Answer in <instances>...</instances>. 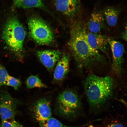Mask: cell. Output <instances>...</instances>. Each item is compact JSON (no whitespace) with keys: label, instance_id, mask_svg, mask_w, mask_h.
<instances>
[{"label":"cell","instance_id":"1","mask_svg":"<svg viewBox=\"0 0 127 127\" xmlns=\"http://www.w3.org/2000/svg\"><path fill=\"white\" fill-rule=\"evenodd\" d=\"M69 45L78 67L91 70L105 63L104 57L89 45L86 35V24L80 18L73 19Z\"/></svg>","mask_w":127,"mask_h":127},{"label":"cell","instance_id":"2","mask_svg":"<svg viewBox=\"0 0 127 127\" xmlns=\"http://www.w3.org/2000/svg\"><path fill=\"white\" fill-rule=\"evenodd\" d=\"M113 79L109 76H99L93 73L87 75L84 87L88 103L94 112L98 111L113 96Z\"/></svg>","mask_w":127,"mask_h":127},{"label":"cell","instance_id":"3","mask_svg":"<svg viewBox=\"0 0 127 127\" xmlns=\"http://www.w3.org/2000/svg\"><path fill=\"white\" fill-rule=\"evenodd\" d=\"M26 32L24 28L16 17L9 18L3 29L2 37L10 49L17 56L21 55Z\"/></svg>","mask_w":127,"mask_h":127},{"label":"cell","instance_id":"4","mask_svg":"<svg viewBox=\"0 0 127 127\" xmlns=\"http://www.w3.org/2000/svg\"><path fill=\"white\" fill-rule=\"evenodd\" d=\"M56 105L59 114L68 119L75 120L83 115L80 98L73 90L67 89L61 92L57 97Z\"/></svg>","mask_w":127,"mask_h":127},{"label":"cell","instance_id":"5","mask_svg":"<svg viewBox=\"0 0 127 127\" xmlns=\"http://www.w3.org/2000/svg\"><path fill=\"white\" fill-rule=\"evenodd\" d=\"M28 25L30 36L37 44L47 45L53 41L54 35L52 30L41 18L36 16L30 17Z\"/></svg>","mask_w":127,"mask_h":127},{"label":"cell","instance_id":"6","mask_svg":"<svg viewBox=\"0 0 127 127\" xmlns=\"http://www.w3.org/2000/svg\"><path fill=\"white\" fill-rule=\"evenodd\" d=\"M18 101L6 90L0 91V115L1 121L14 118Z\"/></svg>","mask_w":127,"mask_h":127},{"label":"cell","instance_id":"7","mask_svg":"<svg viewBox=\"0 0 127 127\" xmlns=\"http://www.w3.org/2000/svg\"><path fill=\"white\" fill-rule=\"evenodd\" d=\"M107 39L112 55L111 69L115 75L120 77L122 73L124 47L118 41L109 38H108Z\"/></svg>","mask_w":127,"mask_h":127},{"label":"cell","instance_id":"8","mask_svg":"<svg viewBox=\"0 0 127 127\" xmlns=\"http://www.w3.org/2000/svg\"><path fill=\"white\" fill-rule=\"evenodd\" d=\"M49 100L41 98L35 102L33 107L34 116L39 123L43 122L51 117L52 113Z\"/></svg>","mask_w":127,"mask_h":127},{"label":"cell","instance_id":"9","mask_svg":"<svg viewBox=\"0 0 127 127\" xmlns=\"http://www.w3.org/2000/svg\"><path fill=\"white\" fill-rule=\"evenodd\" d=\"M86 35L87 42L90 46L95 50L105 54L107 53L109 44L108 38L99 33L92 32L87 28Z\"/></svg>","mask_w":127,"mask_h":127},{"label":"cell","instance_id":"10","mask_svg":"<svg viewBox=\"0 0 127 127\" xmlns=\"http://www.w3.org/2000/svg\"><path fill=\"white\" fill-rule=\"evenodd\" d=\"M56 10L62 14L67 17L74 18L78 10L77 0H54Z\"/></svg>","mask_w":127,"mask_h":127},{"label":"cell","instance_id":"11","mask_svg":"<svg viewBox=\"0 0 127 127\" xmlns=\"http://www.w3.org/2000/svg\"><path fill=\"white\" fill-rule=\"evenodd\" d=\"M37 56L41 63L49 71H51L61 55L59 51L46 50L37 51Z\"/></svg>","mask_w":127,"mask_h":127},{"label":"cell","instance_id":"12","mask_svg":"<svg viewBox=\"0 0 127 127\" xmlns=\"http://www.w3.org/2000/svg\"><path fill=\"white\" fill-rule=\"evenodd\" d=\"M123 11V8L120 5L108 6L102 10L105 22L111 27L116 25L119 17Z\"/></svg>","mask_w":127,"mask_h":127},{"label":"cell","instance_id":"13","mask_svg":"<svg viewBox=\"0 0 127 127\" xmlns=\"http://www.w3.org/2000/svg\"><path fill=\"white\" fill-rule=\"evenodd\" d=\"M105 24L102 11L95 10L91 14L86 25L87 29L90 31L99 33L104 27Z\"/></svg>","mask_w":127,"mask_h":127},{"label":"cell","instance_id":"14","mask_svg":"<svg viewBox=\"0 0 127 127\" xmlns=\"http://www.w3.org/2000/svg\"><path fill=\"white\" fill-rule=\"evenodd\" d=\"M70 58L66 54H64L58 60L54 73L55 80L59 82L65 78L69 71Z\"/></svg>","mask_w":127,"mask_h":127},{"label":"cell","instance_id":"15","mask_svg":"<svg viewBox=\"0 0 127 127\" xmlns=\"http://www.w3.org/2000/svg\"><path fill=\"white\" fill-rule=\"evenodd\" d=\"M15 6L19 8L28 9L39 8L53 15L44 5L43 0H13Z\"/></svg>","mask_w":127,"mask_h":127},{"label":"cell","instance_id":"16","mask_svg":"<svg viewBox=\"0 0 127 127\" xmlns=\"http://www.w3.org/2000/svg\"><path fill=\"white\" fill-rule=\"evenodd\" d=\"M89 124L88 123L79 126H68L63 124L58 120L52 117L43 122L39 123L40 127H86Z\"/></svg>","mask_w":127,"mask_h":127},{"label":"cell","instance_id":"17","mask_svg":"<svg viewBox=\"0 0 127 127\" xmlns=\"http://www.w3.org/2000/svg\"><path fill=\"white\" fill-rule=\"evenodd\" d=\"M26 83L27 87L29 88L47 87L46 85L36 75H31L29 77L26 81Z\"/></svg>","mask_w":127,"mask_h":127},{"label":"cell","instance_id":"18","mask_svg":"<svg viewBox=\"0 0 127 127\" xmlns=\"http://www.w3.org/2000/svg\"><path fill=\"white\" fill-rule=\"evenodd\" d=\"M21 85L20 79L9 75L7 77L5 83V85L12 87L16 90L18 89Z\"/></svg>","mask_w":127,"mask_h":127},{"label":"cell","instance_id":"19","mask_svg":"<svg viewBox=\"0 0 127 127\" xmlns=\"http://www.w3.org/2000/svg\"><path fill=\"white\" fill-rule=\"evenodd\" d=\"M0 127H24L14 118L1 121Z\"/></svg>","mask_w":127,"mask_h":127},{"label":"cell","instance_id":"20","mask_svg":"<svg viewBox=\"0 0 127 127\" xmlns=\"http://www.w3.org/2000/svg\"><path fill=\"white\" fill-rule=\"evenodd\" d=\"M9 75L6 69L0 62V86L5 85L6 80Z\"/></svg>","mask_w":127,"mask_h":127},{"label":"cell","instance_id":"21","mask_svg":"<svg viewBox=\"0 0 127 127\" xmlns=\"http://www.w3.org/2000/svg\"><path fill=\"white\" fill-rule=\"evenodd\" d=\"M102 127H124L122 124L117 122H113L110 123H105Z\"/></svg>","mask_w":127,"mask_h":127},{"label":"cell","instance_id":"22","mask_svg":"<svg viewBox=\"0 0 127 127\" xmlns=\"http://www.w3.org/2000/svg\"><path fill=\"white\" fill-rule=\"evenodd\" d=\"M122 37L123 39L127 42V24L125 27L124 30L122 34Z\"/></svg>","mask_w":127,"mask_h":127}]
</instances>
